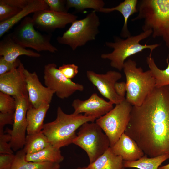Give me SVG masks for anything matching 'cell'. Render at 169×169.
Segmentation results:
<instances>
[{
	"mask_svg": "<svg viewBox=\"0 0 169 169\" xmlns=\"http://www.w3.org/2000/svg\"><path fill=\"white\" fill-rule=\"evenodd\" d=\"M124 133L150 157L169 155V85L155 87L141 105L132 106Z\"/></svg>",
	"mask_w": 169,
	"mask_h": 169,
	"instance_id": "obj_1",
	"label": "cell"
},
{
	"mask_svg": "<svg viewBox=\"0 0 169 169\" xmlns=\"http://www.w3.org/2000/svg\"><path fill=\"white\" fill-rule=\"evenodd\" d=\"M132 21L143 20V31L151 30L153 38H161L169 50V0H141Z\"/></svg>",
	"mask_w": 169,
	"mask_h": 169,
	"instance_id": "obj_2",
	"label": "cell"
},
{
	"mask_svg": "<svg viewBox=\"0 0 169 169\" xmlns=\"http://www.w3.org/2000/svg\"><path fill=\"white\" fill-rule=\"evenodd\" d=\"M96 119L85 115L65 113L59 106L56 119L44 124L42 132L50 144L60 149L72 143L77 136L76 131L84 124L94 122Z\"/></svg>",
	"mask_w": 169,
	"mask_h": 169,
	"instance_id": "obj_3",
	"label": "cell"
},
{
	"mask_svg": "<svg viewBox=\"0 0 169 169\" xmlns=\"http://www.w3.org/2000/svg\"><path fill=\"white\" fill-rule=\"evenodd\" d=\"M152 33V31L149 30L143 31L136 35H131L125 39L115 36L114 42H106L105 44L107 47L113 48V51L110 53L101 54V57L110 60V66L120 71L123 69L125 60L127 58L145 49L150 50L149 56L151 57L153 50L159 47L160 44L142 45L140 42L149 37Z\"/></svg>",
	"mask_w": 169,
	"mask_h": 169,
	"instance_id": "obj_4",
	"label": "cell"
},
{
	"mask_svg": "<svg viewBox=\"0 0 169 169\" xmlns=\"http://www.w3.org/2000/svg\"><path fill=\"white\" fill-rule=\"evenodd\" d=\"M126 78L125 98L132 106H139L155 88V81L150 70L144 71L136 62L128 59L123 69Z\"/></svg>",
	"mask_w": 169,
	"mask_h": 169,
	"instance_id": "obj_5",
	"label": "cell"
},
{
	"mask_svg": "<svg viewBox=\"0 0 169 169\" xmlns=\"http://www.w3.org/2000/svg\"><path fill=\"white\" fill-rule=\"evenodd\" d=\"M93 10L84 18L74 22L61 36L57 38L60 44L69 46L73 50L95 40L99 32V18Z\"/></svg>",
	"mask_w": 169,
	"mask_h": 169,
	"instance_id": "obj_6",
	"label": "cell"
},
{
	"mask_svg": "<svg viewBox=\"0 0 169 169\" xmlns=\"http://www.w3.org/2000/svg\"><path fill=\"white\" fill-rule=\"evenodd\" d=\"M72 143L80 147L86 153L91 163L109 147V139L96 122H87L79 128Z\"/></svg>",
	"mask_w": 169,
	"mask_h": 169,
	"instance_id": "obj_7",
	"label": "cell"
},
{
	"mask_svg": "<svg viewBox=\"0 0 169 169\" xmlns=\"http://www.w3.org/2000/svg\"><path fill=\"white\" fill-rule=\"evenodd\" d=\"M132 105L126 99L104 115L96 120L108 137L112 146L124 133L129 124Z\"/></svg>",
	"mask_w": 169,
	"mask_h": 169,
	"instance_id": "obj_8",
	"label": "cell"
},
{
	"mask_svg": "<svg viewBox=\"0 0 169 169\" xmlns=\"http://www.w3.org/2000/svg\"><path fill=\"white\" fill-rule=\"evenodd\" d=\"M34 27L32 18L27 16L9 35L16 42L26 48H31L38 52L57 51V49L50 43L51 35L42 34Z\"/></svg>",
	"mask_w": 169,
	"mask_h": 169,
	"instance_id": "obj_9",
	"label": "cell"
},
{
	"mask_svg": "<svg viewBox=\"0 0 169 169\" xmlns=\"http://www.w3.org/2000/svg\"><path fill=\"white\" fill-rule=\"evenodd\" d=\"M13 97L15 100L16 107L13 128H6L5 133L11 135L9 144L13 150L16 151L22 149L25 144L28 125L27 113L31 105L28 95Z\"/></svg>",
	"mask_w": 169,
	"mask_h": 169,
	"instance_id": "obj_10",
	"label": "cell"
},
{
	"mask_svg": "<svg viewBox=\"0 0 169 169\" xmlns=\"http://www.w3.org/2000/svg\"><path fill=\"white\" fill-rule=\"evenodd\" d=\"M54 63H49L44 69V79L45 86L53 91L57 96L64 99L77 91H82V84L73 81L65 77L57 68Z\"/></svg>",
	"mask_w": 169,
	"mask_h": 169,
	"instance_id": "obj_11",
	"label": "cell"
},
{
	"mask_svg": "<svg viewBox=\"0 0 169 169\" xmlns=\"http://www.w3.org/2000/svg\"><path fill=\"white\" fill-rule=\"evenodd\" d=\"M86 76L100 94L113 104H118L125 99L118 95L115 89V84L122 77L119 72L110 70L105 74H100L93 71L88 70Z\"/></svg>",
	"mask_w": 169,
	"mask_h": 169,
	"instance_id": "obj_12",
	"label": "cell"
},
{
	"mask_svg": "<svg viewBox=\"0 0 169 169\" xmlns=\"http://www.w3.org/2000/svg\"><path fill=\"white\" fill-rule=\"evenodd\" d=\"M36 28L46 32L53 31L56 29L64 28L68 24L77 20L74 14L43 10L34 13L32 17Z\"/></svg>",
	"mask_w": 169,
	"mask_h": 169,
	"instance_id": "obj_13",
	"label": "cell"
},
{
	"mask_svg": "<svg viewBox=\"0 0 169 169\" xmlns=\"http://www.w3.org/2000/svg\"><path fill=\"white\" fill-rule=\"evenodd\" d=\"M24 72L30 104L35 108L44 104H49L54 92L43 85L35 72L31 73L25 69Z\"/></svg>",
	"mask_w": 169,
	"mask_h": 169,
	"instance_id": "obj_14",
	"label": "cell"
},
{
	"mask_svg": "<svg viewBox=\"0 0 169 169\" xmlns=\"http://www.w3.org/2000/svg\"><path fill=\"white\" fill-rule=\"evenodd\" d=\"M113 104L110 101H106L97 94L94 93L86 100H82L78 99L74 100L72 106L74 110V113H84L86 115L97 119L111 110L113 108Z\"/></svg>",
	"mask_w": 169,
	"mask_h": 169,
	"instance_id": "obj_15",
	"label": "cell"
},
{
	"mask_svg": "<svg viewBox=\"0 0 169 169\" xmlns=\"http://www.w3.org/2000/svg\"><path fill=\"white\" fill-rule=\"evenodd\" d=\"M25 69L21 63L17 68L0 75V92L13 97L28 95Z\"/></svg>",
	"mask_w": 169,
	"mask_h": 169,
	"instance_id": "obj_16",
	"label": "cell"
},
{
	"mask_svg": "<svg viewBox=\"0 0 169 169\" xmlns=\"http://www.w3.org/2000/svg\"><path fill=\"white\" fill-rule=\"evenodd\" d=\"M110 148L115 154L125 161H135L145 154L136 143L125 133Z\"/></svg>",
	"mask_w": 169,
	"mask_h": 169,
	"instance_id": "obj_17",
	"label": "cell"
},
{
	"mask_svg": "<svg viewBox=\"0 0 169 169\" xmlns=\"http://www.w3.org/2000/svg\"><path fill=\"white\" fill-rule=\"evenodd\" d=\"M22 55L34 58H38L41 56L38 53L26 49L16 42L9 34L0 41V56L6 61L14 62L19 56Z\"/></svg>",
	"mask_w": 169,
	"mask_h": 169,
	"instance_id": "obj_18",
	"label": "cell"
},
{
	"mask_svg": "<svg viewBox=\"0 0 169 169\" xmlns=\"http://www.w3.org/2000/svg\"><path fill=\"white\" fill-rule=\"evenodd\" d=\"M43 10H49L44 0H30L27 6L15 16L7 20L0 22V37L28 14Z\"/></svg>",
	"mask_w": 169,
	"mask_h": 169,
	"instance_id": "obj_19",
	"label": "cell"
},
{
	"mask_svg": "<svg viewBox=\"0 0 169 169\" xmlns=\"http://www.w3.org/2000/svg\"><path fill=\"white\" fill-rule=\"evenodd\" d=\"M137 0H125L118 5L111 8H105L101 9L99 12L108 13L115 11L120 12L124 19V23L122 28L120 36L126 38L131 36L128 26V22L129 17L135 13L138 12Z\"/></svg>",
	"mask_w": 169,
	"mask_h": 169,
	"instance_id": "obj_20",
	"label": "cell"
},
{
	"mask_svg": "<svg viewBox=\"0 0 169 169\" xmlns=\"http://www.w3.org/2000/svg\"><path fill=\"white\" fill-rule=\"evenodd\" d=\"M49 106V104H45L35 108L31 105H30L26 115L27 134H33L42 131L44 119Z\"/></svg>",
	"mask_w": 169,
	"mask_h": 169,
	"instance_id": "obj_21",
	"label": "cell"
},
{
	"mask_svg": "<svg viewBox=\"0 0 169 169\" xmlns=\"http://www.w3.org/2000/svg\"><path fill=\"white\" fill-rule=\"evenodd\" d=\"M123 161L121 157L114 154L110 147L88 167L90 169H122Z\"/></svg>",
	"mask_w": 169,
	"mask_h": 169,
	"instance_id": "obj_22",
	"label": "cell"
},
{
	"mask_svg": "<svg viewBox=\"0 0 169 169\" xmlns=\"http://www.w3.org/2000/svg\"><path fill=\"white\" fill-rule=\"evenodd\" d=\"M26 160L35 162H50L59 164L64 159L60 149L56 148L51 144L37 152L26 154Z\"/></svg>",
	"mask_w": 169,
	"mask_h": 169,
	"instance_id": "obj_23",
	"label": "cell"
},
{
	"mask_svg": "<svg viewBox=\"0 0 169 169\" xmlns=\"http://www.w3.org/2000/svg\"><path fill=\"white\" fill-rule=\"evenodd\" d=\"M26 153L23 149L15 155L12 169H59V164L50 162L28 161L25 158Z\"/></svg>",
	"mask_w": 169,
	"mask_h": 169,
	"instance_id": "obj_24",
	"label": "cell"
},
{
	"mask_svg": "<svg viewBox=\"0 0 169 169\" xmlns=\"http://www.w3.org/2000/svg\"><path fill=\"white\" fill-rule=\"evenodd\" d=\"M169 159V155L167 154L150 158L145 154L135 161H124L123 167L138 169H158L163 162Z\"/></svg>",
	"mask_w": 169,
	"mask_h": 169,
	"instance_id": "obj_25",
	"label": "cell"
},
{
	"mask_svg": "<svg viewBox=\"0 0 169 169\" xmlns=\"http://www.w3.org/2000/svg\"><path fill=\"white\" fill-rule=\"evenodd\" d=\"M51 144L45 135L41 131L26 136L23 150L26 154L38 152Z\"/></svg>",
	"mask_w": 169,
	"mask_h": 169,
	"instance_id": "obj_26",
	"label": "cell"
},
{
	"mask_svg": "<svg viewBox=\"0 0 169 169\" xmlns=\"http://www.w3.org/2000/svg\"><path fill=\"white\" fill-rule=\"evenodd\" d=\"M166 62L167 67L165 69L162 70L157 66L153 58L149 56L146 58V62L149 70L155 80V87L169 85V56L166 59Z\"/></svg>",
	"mask_w": 169,
	"mask_h": 169,
	"instance_id": "obj_27",
	"label": "cell"
},
{
	"mask_svg": "<svg viewBox=\"0 0 169 169\" xmlns=\"http://www.w3.org/2000/svg\"><path fill=\"white\" fill-rule=\"evenodd\" d=\"M105 5V3L102 0H66V8L68 11L69 8H74L79 11L90 8L96 12H100Z\"/></svg>",
	"mask_w": 169,
	"mask_h": 169,
	"instance_id": "obj_28",
	"label": "cell"
},
{
	"mask_svg": "<svg viewBox=\"0 0 169 169\" xmlns=\"http://www.w3.org/2000/svg\"><path fill=\"white\" fill-rule=\"evenodd\" d=\"M16 101L13 96L0 92V112L6 113L15 111Z\"/></svg>",
	"mask_w": 169,
	"mask_h": 169,
	"instance_id": "obj_29",
	"label": "cell"
},
{
	"mask_svg": "<svg viewBox=\"0 0 169 169\" xmlns=\"http://www.w3.org/2000/svg\"><path fill=\"white\" fill-rule=\"evenodd\" d=\"M22 9L11 6L0 0V22L7 20L15 16Z\"/></svg>",
	"mask_w": 169,
	"mask_h": 169,
	"instance_id": "obj_30",
	"label": "cell"
},
{
	"mask_svg": "<svg viewBox=\"0 0 169 169\" xmlns=\"http://www.w3.org/2000/svg\"><path fill=\"white\" fill-rule=\"evenodd\" d=\"M11 136L5 132L0 133V153L13 154V151L9 142L11 140Z\"/></svg>",
	"mask_w": 169,
	"mask_h": 169,
	"instance_id": "obj_31",
	"label": "cell"
},
{
	"mask_svg": "<svg viewBox=\"0 0 169 169\" xmlns=\"http://www.w3.org/2000/svg\"><path fill=\"white\" fill-rule=\"evenodd\" d=\"M58 69L65 77L70 79L74 78L78 72V66L73 64H64Z\"/></svg>",
	"mask_w": 169,
	"mask_h": 169,
	"instance_id": "obj_32",
	"label": "cell"
},
{
	"mask_svg": "<svg viewBox=\"0 0 169 169\" xmlns=\"http://www.w3.org/2000/svg\"><path fill=\"white\" fill-rule=\"evenodd\" d=\"M44 0L48 6L49 10L58 12H68L66 8V0Z\"/></svg>",
	"mask_w": 169,
	"mask_h": 169,
	"instance_id": "obj_33",
	"label": "cell"
},
{
	"mask_svg": "<svg viewBox=\"0 0 169 169\" xmlns=\"http://www.w3.org/2000/svg\"><path fill=\"white\" fill-rule=\"evenodd\" d=\"M22 63L18 58L15 61L11 62L6 61L3 56L0 57V75L17 68Z\"/></svg>",
	"mask_w": 169,
	"mask_h": 169,
	"instance_id": "obj_34",
	"label": "cell"
},
{
	"mask_svg": "<svg viewBox=\"0 0 169 169\" xmlns=\"http://www.w3.org/2000/svg\"><path fill=\"white\" fill-rule=\"evenodd\" d=\"M15 157L13 154H0V169H12Z\"/></svg>",
	"mask_w": 169,
	"mask_h": 169,
	"instance_id": "obj_35",
	"label": "cell"
},
{
	"mask_svg": "<svg viewBox=\"0 0 169 169\" xmlns=\"http://www.w3.org/2000/svg\"><path fill=\"white\" fill-rule=\"evenodd\" d=\"M15 111L6 113L0 112V133L4 132L3 128L7 124L13 125Z\"/></svg>",
	"mask_w": 169,
	"mask_h": 169,
	"instance_id": "obj_36",
	"label": "cell"
},
{
	"mask_svg": "<svg viewBox=\"0 0 169 169\" xmlns=\"http://www.w3.org/2000/svg\"><path fill=\"white\" fill-rule=\"evenodd\" d=\"M11 6L23 9L28 4L30 0H2Z\"/></svg>",
	"mask_w": 169,
	"mask_h": 169,
	"instance_id": "obj_37",
	"label": "cell"
},
{
	"mask_svg": "<svg viewBox=\"0 0 169 169\" xmlns=\"http://www.w3.org/2000/svg\"><path fill=\"white\" fill-rule=\"evenodd\" d=\"M115 89L116 94L119 96L125 97V93L126 92V82H117L115 84Z\"/></svg>",
	"mask_w": 169,
	"mask_h": 169,
	"instance_id": "obj_38",
	"label": "cell"
},
{
	"mask_svg": "<svg viewBox=\"0 0 169 169\" xmlns=\"http://www.w3.org/2000/svg\"><path fill=\"white\" fill-rule=\"evenodd\" d=\"M158 169H169V163L161 166H159Z\"/></svg>",
	"mask_w": 169,
	"mask_h": 169,
	"instance_id": "obj_39",
	"label": "cell"
},
{
	"mask_svg": "<svg viewBox=\"0 0 169 169\" xmlns=\"http://www.w3.org/2000/svg\"><path fill=\"white\" fill-rule=\"evenodd\" d=\"M75 169H90V168L88 167V166H84L83 167H79Z\"/></svg>",
	"mask_w": 169,
	"mask_h": 169,
	"instance_id": "obj_40",
	"label": "cell"
},
{
	"mask_svg": "<svg viewBox=\"0 0 169 169\" xmlns=\"http://www.w3.org/2000/svg\"><path fill=\"white\" fill-rule=\"evenodd\" d=\"M122 169H125V168H123Z\"/></svg>",
	"mask_w": 169,
	"mask_h": 169,
	"instance_id": "obj_41",
	"label": "cell"
}]
</instances>
